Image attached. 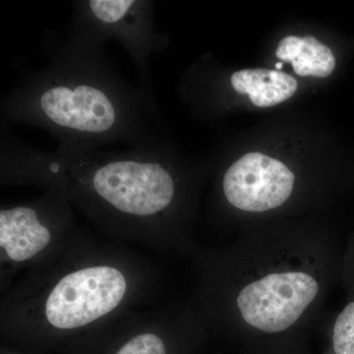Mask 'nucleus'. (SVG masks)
<instances>
[{
    "label": "nucleus",
    "instance_id": "1",
    "mask_svg": "<svg viewBox=\"0 0 354 354\" xmlns=\"http://www.w3.org/2000/svg\"><path fill=\"white\" fill-rule=\"evenodd\" d=\"M0 184L62 191L97 232L164 253L176 235L180 174L162 136L122 151L41 150L0 131Z\"/></svg>",
    "mask_w": 354,
    "mask_h": 354
},
{
    "label": "nucleus",
    "instance_id": "2",
    "mask_svg": "<svg viewBox=\"0 0 354 354\" xmlns=\"http://www.w3.org/2000/svg\"><path fill=\"white\" fill-rule=\"evenodd\" d=\"M104 44L70 25L64 35L46 32L48 64L30 70L2 97L1 123L41 128L70 148L129 147L160 136L155 97L121 77Z\"/></svg>",
    "mask_w": 354,
    "mask_h": 354
},
{
    "label": "nucleus",
    "instance_id": "3",
    "mask_svg": "<svg viewBox=\"0 0 354 354\" xmlns=\"http://www.w3.org/2000/svg\"><path fill=\"white\" fill-rule=\"evenodd\" d=\"M157 281L152 260L81 228L62 251L2 292L1 334L32 348L76 339L145 305Z\"/></svg>",
    "mask_w": 354,
    "mask_h": 354
},
{
    "label": "nucleus",
    "instance_id": "4",
    "mask_svg": "<svg viewBox=\"0 0 354 354\" xmlns=\"http://www.w3.org/2000/svg\"><path fill=\"white\" fill-rule=\"evenodd\" d=\"M74 208L62 191L0 207V288L62 251L80 232Z\"/></svg>",
    "mask_w": 354,
    "mask_h": 354
},
{
    "label": "nucleus",
    "instance_id": "5",
    "mask_svg": "<svg viewBox=\"0 0 354 354\" xmlns=\"http://www.w3.org/2000/svg\"><path fill=\"white\" fill-rule=\"evenodd\" d=\"M153 0H76L69 25L108 43L115 39L125 48L138 72V87L155 97L151 57L167 44L155 27Z\"/></svg>",
    "mask_w": 354,
    "mask_h": 354
},
{
    "label": "nucleus",
    "instance_id": "6",
    "mask_svg": "<svg viewBox=\"0 0 354 354\" xmlns=\"http://www.w3.org/2000/svg\"><path fill=\"white\" fill-rule=\"evenodd\" d=\"M318 290L315 279L304 272L272 274L246 286L237 297V306L249 325L279 333L297 322Z\"/></svg>",
    "mask_w": 354,
    "mask_h": 354
},
{
    "label": "nucleus",
    "instance_id": "7",
    "mask_svg": "<svg viewBox=\"0 0 354 354\" xmlns=\"http://www.w3.org/2000/svg\"><path fill=\"white\" fill-rule=\"evenodd\" d=\"M174 322L164 310H128L72 342L87 354H169Z\"/></svg>",
    "mask_w": 354,
    "mask_h": 354
},
{
    "label": "nucleus",
    "instance_id": "8",
    "mask_svg": "<svg viewBox=\"0 0 354 354\" xmlns=\"http://www.w3.org/2000/svg\"><path fill=\"white\" fill-rule=\"evenodd\" d=\"M295 174L283 162L264 153H249L234 162L223 177L225 199L246 212L269 211L288 199Z\"/></svg>",
    "mask_w": 354,
    "mask_h": 354
},
{
    "label": "nucleus",
    "instance_id": "9",
    "mask_svg": "<svg viewBox=\"0 0 354 354\" xmlns=\"http://www.w3.org/2000/svg\"><path fill=\"white\" fill-rule=\"evenodd\" d=\"M230 83L235 92L249 95L254 106L269 108L288 101L297 90V81L290 74L265 68L234 72Z\"/></svg>",
    "mask_w": 354,
    "mask_h": 354
},
{
    "label": "nucleus",
    "instance_id": "10",
    "mask_svg": "<svg viewBox=\"0 0 354 354\" xmlns=\"http://www.w3.org/2000/svg\"><path fill=\"white\" fill-rule=\"evenodd\" d=\"M277 57L291 62L299 76L326 78L335 67L334 53L330 48L312 36H288L281 39L276 51Z\"/></svg>",
    "mask_w": 354,
    "mask_h": 354
},
{
    "label": "nucleus",
    "instance_id": "11",
    "mask_svg": "<svg viewBox=\"0 0 354 354\" xmlns=\"http://www.w3.org/2000/svg\"><path fill=\"white\" fill-rule=\"evenodd\" d=\"M333 342L335 354H354V302L337 317Z\"/></svg>",
    "mask_w": 354,
    "mask_h": 354
},
{
    "label": "nucleus",
    "instance_id": "12",
    "mask_svg": "<svg viewBox=\"0 0 354 354\" xmlns=\"http://www.w3.org/2000/svg\"><path fill=\"white\" fill-rule=\"evenodd\" d=\"M276 67L278 69H281L283 68V64H281V62H278V64H276Z\"/></svg>",
    "mask_w": 354,
    "mask_h": 354
},
{
    "label": "nucleus",
    "instance_id": "13",
    "mask_svg": "<svg viewBox=\"0 0 354 354\" xmlns=\"http://www.w3.org/2000/svg\"><path fill=\"white\" fill-rule=\"evenodd\" d=\"M4 354H18V353H4Z\"/></svg>",
    "mask_w": 354,
    "mask_h": 354
}]
</instances>
